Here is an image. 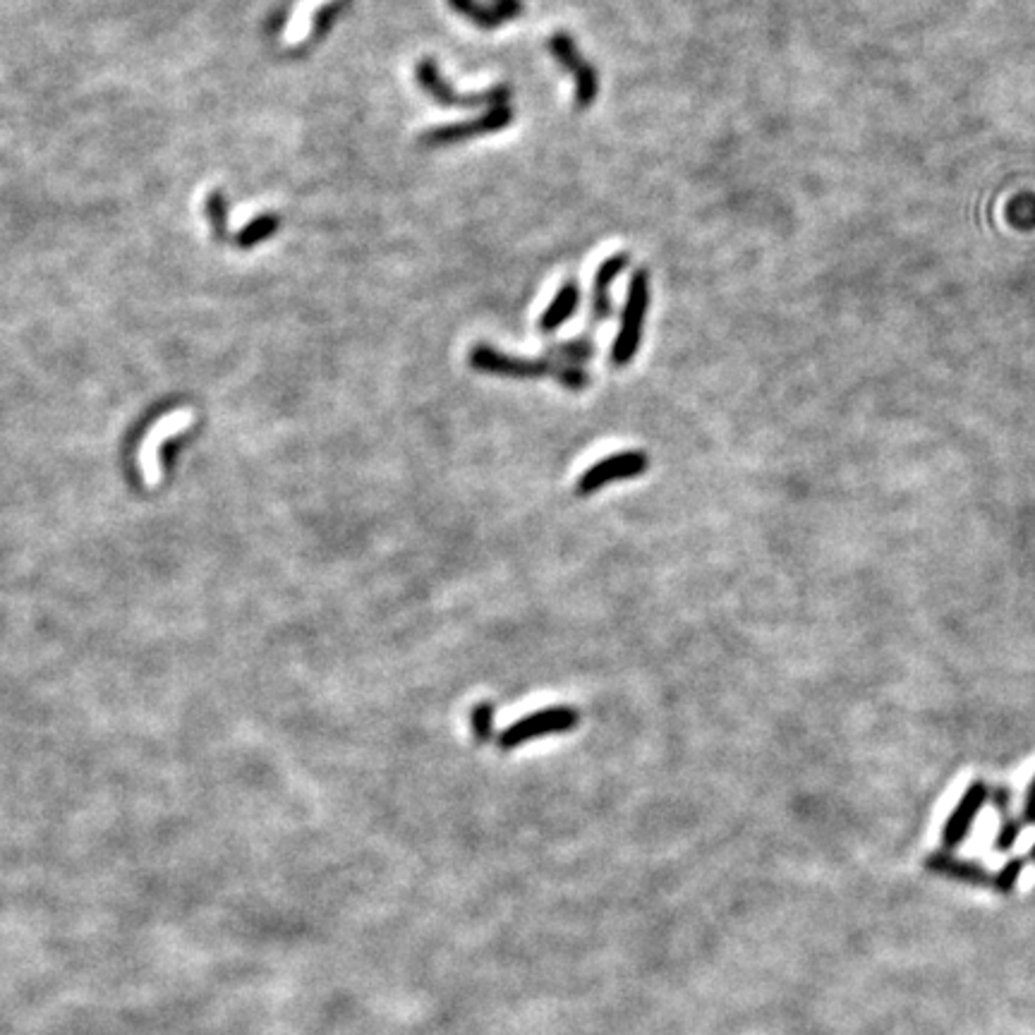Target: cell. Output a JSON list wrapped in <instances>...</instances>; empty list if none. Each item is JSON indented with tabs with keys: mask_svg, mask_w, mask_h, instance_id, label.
<instances>
[{
	"mask_svg": "<svg viewBox=\"0 0 1035 1035\" xmlns=\"http://www.w3.org/2000/svg\"><path fill=\"white\" fill-rule=\"evenodd\" d=\"M470 367L482 374L506 379H542L554 377L559 379L561 362L544 357V360H528V357L508 355L504 350H496L489 343H477L470 350Z\"/></svg>",
	"mask_w": 1035,
	"mask_h": 1035,
	"instance_id": "3957f363",
	"label": "cell"
},
{
	"mask_svg": "<svg viewBox=\"0 0 1035 1035\" xmlns=\"http://www.w3.org/2000/svg\"><path fill=\"white\" fill-rule=\"evenodd\" d=\"M647 307H650V274H647V269H638L633 271L631 283H628L626 305H623L621 312V329L614 343H611L609 365L614 369L628 367L635 360V355H638L645 331Z\"/></svg>",
	"mask_w": 1035,
	"mask_h": 1035,
	"instance_id": "6da1fadb",
	"label": "cell"
},
{
	"mask_svg": "<svg viewBox=\"0 0 1035 1035\" xmlns=\"http://www.w3.org/2000/svg\"><path fill=\"white\" fill-rule=\"evenodd\" d=\"M1026 868V858H1009L1007 863L997 870V875L992 877V889L1000 894H1009L1016 889V882H1019L1021 873Z\"/></svg>",
	"mask_w": 1035,
	"mask_h": 1035,
	"instance_id": "2e32d148",
	"label": "cell"
},
{
	"mask_svg": "<svg viewBox=\"0 0 1035 1035\" xmlns=\"http://www.w3.org/2000/svg\"><path fill=\"white\" fill-rule=\"evenodd\" d=\"M470 726H472V736H475V741L487 743L489 738H492V734H494V705L492 702H477V705L472 707Z\"/></svg>",
	"mask_w": 1035,
	"mask_h": 1035,
	"instance_id": "9a60e30c",
	"label": "cell"
},
{
	"mask_svg": "<svg viewBox=\"0 0 1035 1035\" xmlns=\"http://www.w3.org/2000/svg\"><path fill=\"white\" fill-rule=\"evenodd\" d=\"M449 5L453 12H458L460 17H465V20L480 29H499L508 24L504 12L492 3H482V0H449Z\"/></svg>",
	"mask_w": 1035,
	"mask_h": 1035,
	"instance_id": "4fadbf2b",
	"label": "cell"
},
{
	"mask_svg": "<svg viewBox=\"0 0 1035 1035\" xmlns=\"http://www.w3.org/2000/svg\"><path fill=\"white\" fill-rule=\"evenodd\" d=\"M650 468V458L643 451H621L614 453V456L602 458L599 463L590 465L583 475L578 477V484H575V494L578 496H590L604 489L607 484L631 480V477H640L643 472Z\"/></svg>",
	"mask_w": 1035,
	"mask_h": 1035,
	"instance_id": "52a82bcc",
	"label": "cell"
},
{
	"mask_svg": "<svg viewBox=\"0 0 1035 1035\" xmlns=\"http://www.w3.org/2000/svg\"><path fill=\"white\" fill-rule=\"evenodd\" d=\"M547 48L556 63L571 75V80L575 84V108H578V111H587L590 106H595L599 94V72L595 65L587 63V58L580 53L573 36L568 32H554L549 36Z\"/></svg>",
	"mask_w": 1035,
	"mask_h": 1035,
	"instance_id": "5b68a950",
	"label": "cell"
},
{
	"mask_svg": "<svg viewBox=\"0 0 1035 1035\" xmlns=\"http://www.w3.org/2000/svg\"><path fill=\"white\" fill-rule=\"evenodd\" d=\"M990 798V786L985 782H973L968 789L964 791V796L959 798V803L954 805V810L949 813L947 822H944V829H942V844L944 849H956V846L961 844L968 837V832H971L973 822H976V817L980 815V810H983V805L988 803Z\"/></svg>",
	"mask_w": 1035,
	"mask_h": 1035,
	"instance_id": "ba28073f",
	"label": "cell"
},
{
	"mask_svg": "<svg viewBox=\"0 0 1035 1035\" xmlns=\"http://www.w3.org/2000/svg\"><path fill=\"white\" fill-rule=\"evenodd\" d=\"M595 353H597L595 343H592L587 336L552 343L547 348V357L561 362V365H575V367H583L585 362H590L592 357H595Z\"/></svg>",
	"mask_w": 1035,
	"mask_h": 1035,
	"instance_id": "5bb4252c",
	"label": "cell"
},
{
	"mask_svg": "<svg viewBox=\"0 0 1035 1035\" xmlns=\"http://www.w3.org/2000/svg\"><path fill=\"white\" fill-rule=\"evenodd\" d=\"M417 84H420L425 92L432 96L434 101L441 106L451 108H494V106H506L508 99H511V87L506 84H496V87L487 89V92H472V94H460L451 87L449 82L444 80L441 70L437 68L432 58H425L417 63L415 68Z\"/></svg>",
	"mask_w": 1035,
	"mask_h": 1035,
	"instance_id": "7a4b0ae2",
	"label": "cell"
},
{
	"mask_svg": "<svg viewBox=\"0 0 1035 1035\" xmlns=\"http://www.w3.org/2000/svg\"><path fill=\"white\" fill-rule=\"evenodd\" d=\"M195 420V415L190 410H180V413L166 415L161 422H156V427H151V432L144 439L142 451H139V465H142L144 477H147V484L159 482V446L173 434L183 432V429L190 427V422Z\"/></svg>",
	"mask_w": 1035,
	"mask_h": 1035,
	"instance_id": "30bf717a",
	"label": "cell"
},
{
	"mask_svg": "<svg viewBox=\"0 0 1035 1035\" xmlns=\"http://www.w3.org/2000/svg\"><path fill=\"white\" fill-rule=\"evenodd\" d=\"M1028 858H1031V861H1035V844H1033V849H1031V853H1028Z\"/></svg>",
	"mask_w": 1035,
	"mask_h": 1035,
	"instance_id": "44dd1931",
	"label": "cell"
},
{
	"mask_svg": "<svg viewBox=\"0 0 1035 1035\" xmlns=\"http://www.w3.org/2000/svg\"><path fill=\"white\" fill-rule=\"evenodd\" d=\"M1024 822L1026 825H1035V777L1031 779V784H1028V791H1026Z\"/></svg>",
	"mask_w": 1035,
	"mask_h": 1035,
	"instance_id": "ffe728a7",
	"label": "cell"
},
{
	"mask_svg": "<svg viewBox=\"0 0 1035 1035\" xmlns=\"http://www.w3.org/2000/svg\"><path fill=\"white\" fill-rule=\"evenodd\" d=\"M492 5H496V8H499L501 12H504L508 22L518 20V17L523 15V12H525V3H523V0H492Z\"/></svg>",
	"mask_w": 1035,
	"mask_h": 1035,
	"instance_id": "ac0fdd59",
	"label": "cell"
},
{
	"mask_svg": "<svg viewBox=\"0 0 1035 1035\" xmlns=\"http://www.w3.org/2000/svg\"><path fill=\"white\" fill-rule=\"evenodd\" d=\"M1021 827H1024V822L1016 820V817H1004L1000 832H997V837H995V844H992L995 846V851H1000V853L1012 851L1016 846V841H1019V837H1021Z\"/></svg>",
	"mask_w": 1035,
	"mask_h": 1035,
	"instance_id": "e0dca14e",
	"label": "cell"
},
{
	"mask_svg": "<svg viewBox=\"0 0 1035 1035\" xmlns=\"http://www.w3.org/2000/svg\"><path fill=\"white\" fill-rule=\"evenodd\" d=\"M578 722L580 714L571 705L544 707L542 712H532L528 717L508 724L499 734V738H496V743H499L501 750H513L523 746V743L535 741V738L568 734V731H573L575 726H578Z\"/></svg>",
	"mask_w": 1035,
	"mask_h": 1035,
	"instance_id": "277c9868",
	"label": "cell"
},
{
	"mask_svg": "<svg viewBox=\"0 0 1035 1035\" xmlns=\"http://www.w3.org/2000/svg\"><path fill=\"white\" fill-rule=\"evenodd\" d=\"M925 868L935 875L966 882V885L992 887V875L985 870V865H980L978 861H968V858H956L947 851H937L925 858Z\"/></svg>",
	"mask_w": 1035,
	"mask_h": 1035,
	"instance_id": "8fae6325",
	"label": "cell"
},
{
	"mask_svg": "<svg viewBox=\"0 0 1035 1035\" xmlns=\"http://www.w3.org/2000/svg\"><path fill=\"white\" fill-rule=\"evenodd\" d=\"M580 305V286L578 281H566L564 286L559 288V293L554 295V300L549 302L547 310L542 312L540 322H537V329H540L542 336H552L564 326L568 319L578 312Z\"/></svg>",
	"mask_w": 1035,
	"mask_h": 1035,
	"instance_id": "7c38bea8",
	"label": "cell"
},
{
	"mask_svg": "<svg viewBox=\"0 0 1035 1035\" xmlns=\"http://www.w3.org/2000/svg\"><path fill=\"white\" fill-rule=\"evenodd\" d=\"M992 803H995V810L1002 815V820H1004V817H1009L1007 813H1009V805H1012V791H1009L1004 784L997 786V789L992 791Z\"/></svg>",
	"mask_w": 1035,
	"mask_h": 1035,
	"instance_id": "d6986e66",
	"label": "cell"
},
{
	"mask_svg": "<svg viewBox=\"0 0 1035 1035\" xmlns=\"http://www.w3.org/2000/svg\"><path fill=\"white\" fill-rule=\"evenodd\" d=\"M511 123H513V108L508 104L494 106V108H487V111L472 120L434 127V130H429L422 135V144H425V147H451V144L468 142V139L494 135V132L506 130Z\"/></svg>",
	"mask_w": 1035,
	"mask_h": 1035,
	"instance_id": "8992f818",
	"label": "cell"
},
{
	"mask_svg": "<svg viewBox=\"0 0 1035 1035\" xmlns=\"http://www.w3.org/2000/svg\"><path fill=\"white\" fill-rule=\"evenodd\" d=\"M628 269V254H614L599 264L595 278H592V295H590V314H587V331H595L604 322H609L614 314V302H611V286Z\"/></svg>",
	"mask_w": 1035,
	"mask_h": 1035,
	"instance_id": "9c48e42d",
	"label": "cell"
}]
</instances>
